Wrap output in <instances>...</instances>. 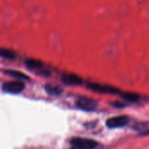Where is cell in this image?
Here are the masks:
<instances>
[{"label": "cell", "instance_id": "cell-3", "mask_svg": "<svg viewBox=\"0 0 149 149\" xmlns=\"http://www.w3.org/2000/svg\"><path fill=\"white\" fill-rule=\"evenodd\" d=\"M128 118L127 116H117L110 118L107 120V126L109 128H118L125 127L128 124Z\"/></svg>", "mask_w": 149, "mask_h": 149}, {"label": "cell", "instance_id": "cell-2", "mask_svg": "<svg viewBox=\"0 0 149 149\" xmlns=\"http://www.w3.org/2000/svg\"><path fill=\"white\" fill-rule=\"evenodd\" d=\"M24 89V84L20 80L10 81L3 85V91L8 93H12V94L20 93Z\"/></svg>", "mask_w": 149, "mask_h": 149}, {"label": "cell", "instance_id": "cell-8", "mask_svg": "<svg viewBox=\"0 0 149 149\" xmlns=\"http://www.w3.org/2000/svg\"><path fill=\"white\" fill-rule=\"evenodd\" d=\"M45 91L48 94L50 95H59L62 92L63 89L59 86H53V85H46L45 86Z\"/></svg>", "mask_w": 149, "mask_h": 149}, {"label": "cell", "instance_id": "cell-5", "mask_svg": "<svg viewBox=\"0 0 149 149\" xmlns=\"http://www.w3.org/2000/svg\"><path fill=\"white\" fill-rule=\"evenodd\" d=\"M26 66L31 69V70H35V71H40L42 75H50V72L43 70V63L41 61H38L37 59H27L25 61Z\"/></svg>", "mask_w": 149, "mask_h": 149}, {"label": "cell", "instance_id": "cell-4", "mask_svg": "<svg viewBox=\"0 0 149 149\" xmlns=\"http://www.w3.org/2000/svg\"><path fill=\"white\" fill-rule=\"evenodd\" d=\"M77 106L85 111H93L97 107V102L92 99L81 97L77 100Z\"/></svg>", "mask_w": 149, "mask_h": 149}, {"label": "cell", "instance_id": "cell-11", "mask_svg": "<svg viewBox=\"0 0 149 149\" xmlns=\"http://www.w3.org/2000/svg\"><path fill=\"white\" fill-rule=\"evenodd\" d=\"M123 98L130 102H136L140 99V97L137 94H134V93H125L123 94Z\"/></svg>", "mask_w": 149, "mask_h": 149}, {"label": "cell", "instance_id": "cell-6", "mask_svg": "<svg viewBox=\"0 0 149 149\" xmlns=\"http://www.w3.org/2000/svg\"><path fill=\"white\" fill-rule=\"evenodd\" d=\"M88 88H90L93 91L103 93H118V90L116 88H113L109 86H103L96 83H91L88 85Z\"/></svg>", "mask_w": 149, "mask_h": 149}, {"label": "cell", "instance_id": "cell-10", "mask_svg": "<svg viewBox=\"0 0 149 149\" xmlns=\"http://www.w3.org/2000/svg\"><path fill=\"white\" fill-rule=\"evenodd\" d=\"M5 73L7 75H10V76H11L13 78H16L17 79H21V80L22 79H29V78L25 74L21 72H17V71H14V70H10V71H6Z\"/></svg>", "mask_w": 149, "mask_h": 149}, {"label": "cell", "instance_id": "cell-12", "mask_svg": "<svg viewBox=\"0 0 149 149\" xmlns=\"http://www.w3.org/2000/svg\"><path fill=\"white\" fill-rule=\"evenodd\" d=\"M71 149H79V148H71Z\"/></svg>", "mask_w": 149, "mask_h": 149}, {"label": "cell", "instance_id": "cell-1", "mask_svg": "<svg viewBox=\"0 0 149 149\" xmlns=\"http://www.w3.org/2000/svg\"><path fill=\"white\" fill-rule=\"evenodd\" d=\"M73 148L79 149H94L97 148L98 143L95 141L86 138H73L71 141Z\"/></svg>", "mask_w": 149, "mask_h": 149}, {"label": "cell", "instance_id": "cell-9", "mask_svg": "<svg viewBox=\"0 0 149 149\" xmlns=\"http://www.w3.org/2000/svg\"><path fill=\"white\" fill-rule=\"evenodd\" d=\"M0 57L7 59H14L17 57V54L15 52L10 49H5V48H0Z\"/></svg>", "mask_w": 149, "mask_h": 149}, {"label": "cell", "instance_id": "cell-7", "mask_svg": "<svg viewBox=\"0 0 149 149\" xmlns=\"http://www.w3.org/2000/svg\"><path fill=\"white\" fill-rule=\"evenodd\" d=\"M62 81L65 85H70V86H79L81 85L83 80L80 77L75 74L72 73H66L62 76Z\"/></svg>", "mask_w": 149, "mask_h": 149}]
</instances>
